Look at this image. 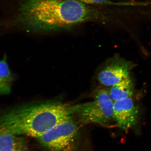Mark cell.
<instances>
[{
  "label": "cell",
  "mask_w": 151,
  "mask_h": 151,
  "mask_svg": "<svg viewBox=\"0 0 151 151\" xmlns=\"http://www.w3.org/2000/svg\"><path fill=\"white\" fill-rule=\"evenodd\" d=\"M17 25L28 31L63 29L96 18L97 13L76 0H20Z\"/></svg>",
  "instance_id": "1"
},
{
  "label": "cell",
  "mask_w": 151,
  "mask_h": 151,
  "mask_svg": "<svg viewBox=\"0 0 151 151\" xmlns=\"http://www.w3.org/2000/svg\"><path fill=\"white\" fill-rule=\"evenodd\" d=\"M72 116L70 106L59 101L25 106L0 116V130L37 139Z\"/></svg>",
  "instance_id": "2"
},
{
  "label": "cell",
  "mask_w": 151,
  "mask_h": 151,
  "mask_svg": "<svg viewBox=\"0 0 151 151\" xmlns=\"http://www.w3.org/2000/svg\"><path fill=\"white\" fill-rule=\"evenodd\" d=\"M113 103L109 90L102 88L94 92L93 101L71 106L70 110L83 123L105 126L113 119Z\"/></svg>",
  "instance_id": "3"
},
{
  "label": "cell",
  "mask_w": 151,
  "mask_h": 151,
  "mask_svg": "<svg viewBox=\"0 0 151 151\" xmlns=\"http://www.w3.org/2000/svg\"><path fill=\"white\" fill-rule=\"evenodd\" d=\"M80 127L72 116L37 138L49 151H78Z\"/></svg>",
  "instance_id": "4"
},
{
  "label": "cell",
  "mask_w": 151,
  "mask_h": 151,
  "mask_svg": "<svg viewBox=\"0 0 151 151\" xmlns=\"http://www.w3.org/2000/svg\"><path fill=\"white\" fill-rule=\"evenodd\" d=\"M134 67L132 62L117 58L105 66L100 72L97 79L101 85L110 87L129 77Z\"/></svg>",
  "instance_id": "5"
},
{
  "label": "cell",
  "mask_w": 151,
  "mask_h": 151,
  "mask_svg": "<svg viewBox=\"0 0 151 151\" xmlns=\"http://www.w3.org/2000/svg\"><path fill=\"white\" fill-rule=\"evenodd\" d=\"M139 118V109L131 97L114 102L113 120L124 131L135 125Z\"/></svg>",
  "instance_id": "6"
},
{
  "label": "cell",
  "mask_w": 151,
  "mask_h": 151,
  "mask_svg": "<svg viewBox=\"0 0 151 151\" xmlns=\"http://www.w3.org/2000/svg\"><path fill=\"white\" fill-rule=\"evenodd\" d=\"M27 147L21 136L0 130V151H26Z\"/></svg>",
  "instance_id": "7"
},
{
  "label": "cell",
  "mask_w": 151,
  "mask_h": 151,
  "mask_svg": "<svg viewBox=\"0 0 151 151\" xmlns=\"http://www.w3.org/2000/svg\"><path fill=\"white\" fill-rule=\"evenodd\" d=\"M110 87L108 90L109 95L114 102L131 97L133 95V83L130 77Z\"/></svg>",
  "instance_id": "8"
},
{
  "label": "cell",
  "mask_w": 151,
  "mask_h": 151,
  "mask_svg": "<svg viewBox=\"0 0 151 151\" xmlns=\"http://www.w3.org/2000/svg\"><path fill=\"white\" fill-rule=\"evenodd\" d=\"M5 55L0 60V95L9 94L14 81V77L7 62Z\"/></svg>",
  "instance_id": "9"
},
{
  "label": "cell",
  "mask_w": 151,
  "mask_h": 151,
  "mask_svg": "<svg viewBox=\"0 0 151 151\" xmlns=\"http://www.w3.org/2000/svg\"><path fill=\"white\" fill-rule=\"evenodd\" d=\"M84 4L88 5H121L124 3L115 2L108 0H76Z\"/></svg>",
  "instance_id": "10"
}]
</instances>
